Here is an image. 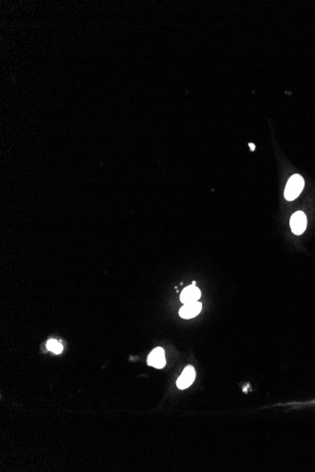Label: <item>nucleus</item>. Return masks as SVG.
<instances>
[{
	"mask_svg": "<svg viewBox=\"0 0 315 472\" xmlns=\"http://www.w3.org/2000/svg\"><path fill=\"white\" fill-rule=\"evenodd\" d=\"M304 179L300 174H294L293 176H291L285 188V199H287L288 201L295 200L297 197L299 196L301 191L304 189Z\"/></svg>",
	"mask_w": 315,
	"mask_h": 472,
	"instance_id": "1",
	"label": "nucleus"
},
{
	"mask_svg": "<svg viewBox=\"0 0 315 472\" xmlns=\"http://www.w3.org/2000/svg\"><path fill=\"white\" fill-rule=\"evenodd\" d=\"M47 348H48V350L53 352L56 354H61L63 352V345L60 342H58L57 340H55V339L48 340V343H47Z\"/></svg>",
	"mask_w": 315,
	"mask_h": 472,
	"instance_id": "7",
	"label": "nucleus"
},
{
	"mask_svg": "<svg viewBox=\"0 0 315 472\" xmlns=\"http://www.w3.org/2000/svg\"><path fill=\"white\" fill-rule=\"evenodd\" d=\"M201 297V292L200 289L195 287V285H192L187 287H185L181 294H180V302L184 304L197 302V300Z\"/></svg>",
	"mask_w": 315,
	"mask_h": 472,
	"instance_id": "4",
	"label": "nucleus"
},
{
	"mask_svg": "<svg viewBox=\"0 0 315 472\" xmlns=\"http://www.w3.org/2000/svg\"><path fill=\"white\" fill-rule=\"evenodd\" d=\"M148 364L154 368L162 369L165 366V354L164 350L160 347L154 349L148 356Z\"/></svg>",
	"mask_w": 315,
	"mask_h": 472,
	"instance_id": "5",
	"label": "nucleus"
},
{
	"mask_svg": "<svg viewBox=\"0 0 315 472\" xmlns=\"http://www.w3.org/2000/svg\"><path fill=\"white\" fill-rule=\"evenodd\" d=\"M290 225L292 228V231L296 235H301L307 227V217L302 211H298L295 214H293Z\"/></svg>",
	"mask_w": 315,
	"mask_h": 472,
	"instance_id": "2",
	"label": "nucleus"
},
{
	"mask_svg": "<svg viewBox=\"0 0 315 472\" xmlns=\"http://www.w3.org/2000/svg\"><path fill=\"white\" fill-rule=\"evenodd\" d=\"M249 146H250V148H251V150H252V151L255 150V148H256V147H255V145H254L253 143H249Z\"/></svg>",
	"mask_w": 315,
	"mask_h": 472,
	"instance_id": "8",
	"label": "nucleus"
},
{
	"mask_svg": "<svg viewBox=\"0 0 315 472\" xmlns=\"http://www.w3.org/2000/svg\"><path fill=\"white\" fill-rule=\"evenodd\" d=\"M194 378H195L194 369L192 366H188L184 369L181 375L177 379L176 386L180 389H185L189 388L190 386L193 383Z\"/></svg>",
	"mask_w": 315,
	"mask_h": 472,
	"instance_id": "3",
	"label": "nucleus"
},
{
	"mask_svg": "<svg viewBox=\"0 0 315 472\" xmlns=\"http://www.w3.org/2000/svg\"><path fill=\"white\" fill-rule=\"evenodd\" d=\"M202 309V303L198 302H193L184 304L179 309V316L183 319H192L200 313Z\"/></svg>",
	"mask_w": 315,
	"mask_h": 472,
	"instance_id": "6",
	"label": "nucleus"
}]
</instances>
